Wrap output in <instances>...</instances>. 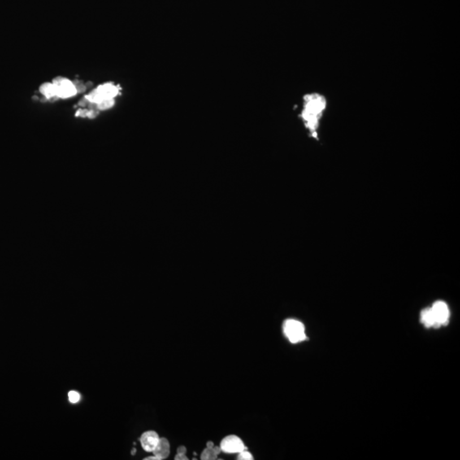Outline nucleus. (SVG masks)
<instances>
[{
  "instance_id": "nucleus-6",
  "label": "nucleus",
  "mask_w": 460,
  "mask_h": 460,
  "mask_svg": "<svg viewBox=\"0 0 460 460\" xmlns=\"http://www.w3.org/2000/svg\"><path fill=\"white\" fill-rule=\"evenodd\" d=\"M220 448L222 452L226 453H239L241 451L247 449L242 440L235 435H228L223 438L221 441Z\"/></svg>"
},
{
  "instance_id": "nucleus-2",
  "label": "nucleus",
  "mask_w": 460,
  "mask_h": 460,
  "mask_svg": "<svg viewBox=\"0 0 460 460\" xmlns=\"http://www.w3.org/2000/svg\"><path fill=\"white\" fill-rule=\"evenodd\" d=\"M120 86L114 83L101 84L85 96L79 105L98 112L111 109L114 105V98L120 94Z\"/></svg>"
},
{
  "instance_id": "nucleus-12",
  "label": "nucleus",
  "mask_w": 460,
  "mask_h": 460,
  "mask_svg": "<svg viewBox=\"0 0 460 460\" xmlns=\"http://www.w3.org/2000/svg\"><path fill=\"white\" fill-rule=\"evenodd\" d=\"M98 111L94 110V109H79L76 112V116L85 117V118H90V119H94L97 116Z\"/></svg>"
},
{
  "instance_id": "nucleus-10",
  "label": "nucleus",
  "mask_w": 460,
  "mask_h": 460,
  "mask_svg": "<svg viewBox=\"0 0 460 460\" xmlns=\"http://www.w3.org/2000/svg\"><path fill=\"white\" fill-rule=\"evenodd\" d=\"M421 322L426 327H435V319L431 308L423 309L421 313Z\"/></svg>"
},
{
  "instance_id": "nucleus-14",
  "label": "nucleus",
  "mask_w": 460,
  "mask_h": 460,
  "mask_svg": "<svg viewBox=\"0 0 460 460\" xmlns=\"http://www.w3.org/2000/svg\"><path fill=\"white\" fill-rule=\"evenodd\" d=\"M68 399L71 403H77L80 400V395L77 391H70L68 393Z\"/></svg>"
},
{
  "instance_id": "nucleus-16",
  "label": "nucleus",
  "mask_w": 460,
  "mask_h": 460,
  "mask_svg": "<svg viewBox=\"0 0 460 460\" xmlns=\"http://www.w3.org/2000/svg\"><path fill=\"white\" fill-rule=\"evenodd\" d=\"M175 460H188V457L186 454H178L175 456Z\"/></svg>"
},
{
  "instance_id": "nucleus-19",
  "label": "nucleus",
  "mask_w": 460,
  "mask_h": 460,
  "mask_svg": "<svg viewBox=\"0 0 460 460\" xmlns=\"http://www.w3.org/2000/svg\"><path fill=\"white\" fill-rule=\"evenodd\" d=\"M136 453V449H133V451L131 452V454H135Z\"/></svg>"
},
{
  "instance_id": "nucleus-3",
  "label": "nucleus",
  "mask_w": 460,
  "mask_h": 460,
  "mask_svg": "<svg viewBox=\"0 0 460 460\" xmlns=\"http://www.w3.org/2000/svg\"><path fill=\"white\" fill-rule=\"evenodd\" d=\"M52 84L54 85L56 99H58V98L66 99V98L75 97V95L81 92L82 90L85 89L83 85L75 84L69 79H65L62 77H58V78L53 79Z\"/></svg>"
},
{
  "instance_id": "nucleus-5",
  "label": "nucleus",
  "mask_w": 460,
  "mask_h": 460,
  "mask_svg": "<svg viewBox=\"0 0 460 460\" xmlns=\"http://www.w3.org/2000/svg\"><path fill=\"white\" fill-rule=\"evenodd\" d=\"M431 309L435 319V327L448 324L450 317V311L446 303L437 301L431 307Z\"/></svg>"
},
{
  "instance_id": "nucleus-1",
  "label": "nucleus",
  "mask_w": 460,
  "mask_h": 460,
  "mask_svg": "<svg viewBox=\"0 0 460 460\" xmlns=\"http://www.w3.org/2000/svg\"><path fill=\"white\" fill-rule=\"evenodd\" d=\"M327 98L320 93H310L304 97L301 118L305 122V127L309 130L312 136L317 137V130L319 127L320 120L322 114L327 109Z\"/></svg>"
},
{
  "instance_id": "nucleus-17",
  "label": "nucleus",
  "mask_w": 460,
  "mask_h": 460,
  "mask_svg": "<svg viewBox=\"0 0 460 460\" xmlns=\"http://www.w3.org/2000/svg\"><path fill=\"white\" fill-rule=\"evenodd\" d=\"M144 460H158V458L156 457V456H150V457H148V458H144Z\"/></svg>"
},
{
  "instance_id": "nucleus-7",
  "label": "nucleus",
  "mask_w": 460,
  "mask_h": 460,
  "mask_svg": "<svg viewBox=\"0 0 460 460\" xmlns=\"http://www.w3.org/2000/svg\"><path fill=\"white\" fill-rule=\"evenodd\" d=\"M160 436L155 431H149L144 432L140 438L141 447L146 452H153L160 440Z\"/></svg>"
},
{
  "instance_id": "nucleus-9",
  "label": "nucleus",
  "mask_w": 460,
  "mask_h": 460,
  "mask_svg": "<svg viewBox=\"0 0 460 460\" xmlns=\"http://www.w3.org/2000/svg\"><path fill=\"white\" fill-rule=\"evenodd\" d=\"M222 453L220 447L214 446L213 448H206L201 453V458L202 460L218 459V456Z\"/></svg>"
},
{
  "instance_id": "nucleus-4",
  "label": "nucleus",
  "mask_w": 460,
  "mask_h": 460,
  "mask_svg": "<svg viewBox=\"0 0 460 460\" xmlns=\"http://www.w3.org/2000/svg\"><path fill=\"white\" fill-rule=\"evenodd\" d=\"M283 331L292 344H297L307 339L305 326L297 320H287L283 325Z\"/></svg>"
},
{
  "instance_id": "nucleus-13",
  "label": "nucleus",
  "mask_w": 460,
  "mask_h": 460,
  "mask_svg": "<svg viewBox=\"0 0 460 460\" xmlns=\"http://www.w3.org/2000/svg\"><path fill=\"white\" fill-rule=\"evenodd\" d=\"M238 460H253V457L252 455V453H249L248 451H246V449L245 450L241 451L240 453H239V455H238Z\"/></svg>"
},
{
  "instance_id": "nucleus-18",
  "label": "nucleus",
  "mask_w": 460,
  "mask_h": 460,
  "mask_svg": "<svg viewBox=\"0 0 460 460\" xmlns=\"http://www.w3.org/2000/svg\"><path fill=\"white\" fill-rule=\"evenodd\" d=\"M213 447H214V444H213V441H208L207 444H206V448H213Z\"/></svg>"
},
{
  "instance_id": "nucleus-15",
  "label": "nucleus",
  "mask_w": 460,
  "mask_h": 460,
  "mask_svg": "<svg viewBox=\"0 0 460 460\" xmlns=\"http://www.w3.org/2000/svg\"><path fill=\"white\" fill-rule=\"evenodd\" d=\"M178 454H186L187 453V448L184 446H180L176 451Z\"/></svg>"
},
{
  "instance_id": "nucleus-8",
  "label": "nucleus",
  "mask_w": 460,
  "mask_h": 460,
  "mask_svg": "<svg viewBox=\"0 0 460 460\" xmlns=\"http://www.w3.org/2000/svg\"><path fill=\"white\" fill-rule=\"evenodd\" d=\"M153 455L156 456L158 460L166 459L170 455V443L166 438H160L158 444L153 449Z\"/></svg>"
},
{
  "instance_id": "nucleus-11",
  "label": "nucleus",
  "mask_w": 460,
  "mask_h": 460,
  "mask_svg": "<svg viewBox=\"0 0 460 460\" xmlns=\"http://www.w3.org/2000/svg\"><path fill=\"white\" fill-rule=\"evenodd\" d=\"M40 92L46 99H56L54 85L52 83H45L40 88Z\"/></svg>"
}]
</instances>
